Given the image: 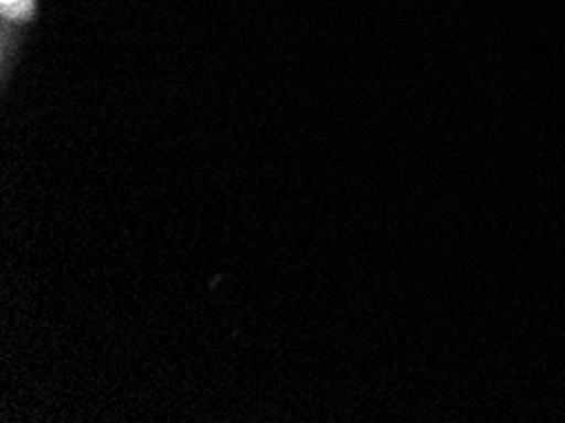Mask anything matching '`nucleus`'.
I'll use <instances>...</instances> for the list:
<instances>
[{
    "label": "nucleus",
    "instance_id": "1",
    "mask_svg": "<svg viewBox=\"0 0 565 423\" xmlns=\"http://www.w3.org/2000/svg\"><path fill=\"white\" fill-rule=\"evenodd\" d=\"M19 3H23V0H3L6 8H13V6H19Z\"/></svg>",
    "mask_w": 565,
    "mask_h": 423
}]
</instances>
